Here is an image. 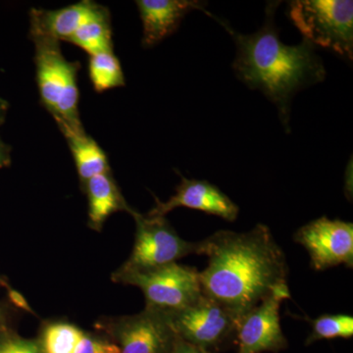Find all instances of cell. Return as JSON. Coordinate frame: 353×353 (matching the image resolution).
I'll return each mask as SVG.
<instances>
[{"mask_svg":"<svg viewBox=\"0 0 353 353\" xmlns=\"http://www.w3.org/2000/svg\"><path fill=\"white\" fill-rule=\"evenodd\" d=\"M203 241L208 264L199 272L202 294L240 317L287 287V259L266 225L245 233L218 231Z\"/></svg>","mask_w":353,"mask_h":353,"instance_id":"obj_1","label":"cell"},{"mask_svg":"<svg viewBox=\"0 0 353 353\" xmlns=\"http://www.w3.org/2000/svg\"><path fill=\"white\" fill-rule=\"evenodd\" d=\"M280 1H271L265 9L264 24L256 32L243 34L224 20L205 11L219 23L236 43L232 65L239 80L252 90H260L278 109L285 131L290 132V108L297 92L321 83L327 72L315 46L303 39L297 46H287L279 37L275 12Z\"/></svg>","mask_w":353,"mask_h":353,"instance_id":"obj_2","label":"cell"},{"mask_svg":"<svg viewBox=\"0 0 353 353\" xmlns=\"http://www.w3.org/2000/svg\"><path fill=\"white\" fill-rule=\"evenodd\" d=\"M32 38L36 50L37 80L43 105L57 124L83 129L79 116L75 63L67 61L59 41L39 34H32Z\"/></svg>","mask_w":353,"mask_h":353,"instance_id":"obj_3","label":"cell"},{"mask_svg":"<svg viewBox=\"0 0 353 353\" xmlns=\"http://www.w3.org/2000/svg\"><path fill=\"white\" fill-rule=\"evenodd\" d=\"M289 15L303 39L352 61V0H296L290 2Z\"/></svg>","mask_w":353,"mask_h":353,"instance_id":"obj_4","label":"cell"},{"mask_svg":"<svg viewBox=\"0 0 353 353\" xmlns=\"http://www.w3.org/2000/svg\"><path fill=\"white\" fill-rule=\"evenodd\" d=\"M136 222L134 248L116 273H141L176 263L189 255H204V241L183 240L165 217H148L132 209Z\"/></svg>","mask_w":353,"mask_h":353,"instance_id":"obj_5","label":"cell"},{"mask_svg":"<svg viewBox=\"0 0 353 353\" xmlns=\"http://www.w3.org/2000/svg\"><path fill=\"white\" fill-rule=\"evenodd\" d=\"M112 281L139 288L145 296V308L166 315L189 307L202 296L199 271L178 262L141 273L114 272Z\"/></svg>","mask_w":353,"mask_h":353,"instance_id":"obj_6","label":"cell"},{"mask_svg":"<svg viewBox=\"0 0 353 353\" xmlns=\"http://www.w3.org/2000/svg\"><path fill=\"white\" fill-rule=\"evenodd\" d=\"M167 316L176 336L210 353L223 352L236 343L241 320L203 294L196 303Z\"/></svg>","mask_w":353,"mask_h":353,"instance_id":"obj_7","label":"cell"},{"mask_svg":"<svg viewBox=\"0 0 353 353\" xmlns=\"http://www.w3.org/2000/svg\"><path fill=\"white\" fill-rule=\"evenodd\" d=\"M95 328L119 353H172L176 339L168 316L148 308L138 314L104 318Z\"/></svg>","mask_w":353,"mask_h":353,"instance_id":"obj_8","label":"cell"},{"mask_svg":"<svg viewBox=\"0 0 353 353\" xmlns=\"http://www.w3.org/2000/svg\"><path fill=\"white\" fill-rule=\"evenodd\" d=\"M294 240L307 250L311 267L316 271H324L339 265L352 268V223L331 220L323 216L299 228Z\"/></svg>","mask_w":353,"mask_h":353,"instance_id":"obj_9","label":"cell"},{"mask_svg":"<svg viewBox=\"0 0 353 353\" xmlns=\"http://www.w3.org/2000/svg\"><path fill=\"white\" fill-rule=\"evenodd\" d=\"M289 285L276 290L241 318L236 353H278L288 347L280 321L281 304L290 299Z\"/></svg>","mask_w":353,"mask_h":353,"instance_id":"obj_10","label":"cell"},{"mask_svg":"<svg viewBox=\"0 0 353 353\" xmlns=\"http://www.w3.org/2000/svg\"><path fill=\"white\" fill-rule=\"evenodd\" d=\"M185 208L202 211L233 222L240 208L216 185L204 180H190L182 176L176 194L167 201L157 199V205L146 214L148 217H165L174 209Z\"/></svg>","mask_w":353,"mask_h":353,"instance_id":"obj_11","label":"cell"},{"mask_svg":"<svg viewBox=\"0 0 353 353\" xmlns=\"http://www.w3.org/2000/svg\"><path fill=\"white\" fill-rule=\"evenodd\" d=\"M143 22V44L155 46L178 29L185 15L194 10L205 12L208 2L199 0H138Z\"/></svg>","mask_w":353,"mask_h":353,"instance_id":"obj_12","label":"cell"},{"mask_svg":"<svg viewBox=\"0 0 353 353\" xmlns=\"http://www.w3.org/2000/svg\"><path fill=\"white\" fill-rule=\"evenodd\" d=\"M104 17H109L108 9L88 0L54 11L32 9L31 34L67 41L82 26Z\"/></svg>","mask_w":353,"mask_h":353,"instance_id":"obj_13","label":"cell"},{"mask_svg":"<svg viewBox=\"0 0 353 353\" xmlns=\"http://www.w3.org/2000/svg\"><path fill=\"white\" fill-rule=\"evenodd\" d=\"M88 199V226L94 231H101L109 216L118 211L131 213L110 172L92 176L83 183Z\"/></svg>","mask_w":353,"mask_h":353,"instance_id":"obj_14","label":"cell"},{"mask_svg":"<svg viewBox=\"0 0 353 353\" xmlns=\"http://www.w3.org/2000/svg\"><path fill=\"white\" fill-rule=\"evenodd\" d=\"M58 127L68 141L83 185L92 176L110 172L105 153L85 130H74L64 125Z\"/></svg>","mask_w":353,"mask_h":353,"instance_id":"obj_15","label":"cell"},{"mask_svg":"<svg viewBox=\"0 0 353 353\" xmlns=\"http://www.w3.org/2000/svg\"><path fill=\"white\" fill-rule=\"evenodd\" d=\"M67 41L82 48L90 55L113 51L109 17L90 21L82 26Z\"/></svg>","mask_w":353,"mask_h":353,"instance_id":"obj_16","label":"cell"},{"mask_svg":"<svg viewBox=\"0 0 353 353\" xmlns=\"http://www.w3.org/2000/svg\"><path fill=\"white\" fill-rule=\"evenodd\" d=\"M90 78L97 92H101L125 85L124 74L113 51L90 55Z\"/></svg>","mask_w":353,"mask_h":353,"instance_id":"obj_17","label":"cell"},{"mask_svg":"<svg viewBox=\"0 0 353 353\" xmlns=\"http://www.w3.org/2000/svg\"><path fill=\"white\" fill-rule=\"evenodd\" d=\"M83 330L67 322L48 323L39 340L44 353H75Z\"/></svg>","mask_w":353,"mask_h":353,"instance_id":"obj_18","label":"cell"},{"mask_svg":"<svg viewBox=\"0 0 353 353\" xmlns=\"http://www.w3.org/2000/svg\"><path fill=\"white\" fill-rule=\"evenodd\" d=\"M312 331L305 341V345L316 341L334 339H352L353 317L347 314H324L311 321Z\"/></svg>","mask_w":353,"mask_h":353,"instance_id":"obj_19","label":"cell"},{"mask_svg":"<svg viewBox=\"0 0 353 353\" xmlns=\"http://www.w3.org/2000/svg\"><path fill=\"white\" fill-rule=\"evenodd\" d=\"M0 353H44L39 339H24L3 330L0 332Z\"/></svg>","mask_w":353,"mask_h":353,"instance_id":"obj_20","label":"cell"},{"mask_svg":"<svg viewBox=\"0 0 353 353\" xmlns=\"http://www.w3.org/2000/svg\"><path fill=\"white\" fill-rule=\"evenodd\" d=\"M75 353H119V350L103 334L83 332Z\"/></svg>","mask_w":353,"mask_h":353,"instance_id":"obj_21","label":"cell"},{"mask_svg":"<svg viewBox=\"0 0 353 353\" xmlns=\"http://www.w3.org/2000/svg\"><path fill=\"white\" fill-rule=\"evenodd\" d=\"M172 353H210L201 350V348L194 347L182 340L180 336H176L175 345H174L173 352Z\"/></svg>","mask_w":353,"mask_h":353,"instance_id":"obj_22","label":"cell"},{"mask_svg":"<svg viewBox=\"0 0 353 353\" xmlns=\"http://www.w3.org/2000/svg\"><path fill=\"white\" fill-rule=\"evenodd\" d=\"M9 162H10V152H9L8 146L0 141V168L7 166Z\"/></svg>","mask_w":353,"mask_h":353,"instance_id":"obj_23","label":"cell"},{"mask_svg":"<svg viewBox=\"0 0 353 353\" xmlns=\"http://www.w3.org/2000/svg\"><path fill=\"white\" fill-rule=\"evenodd\" d=\"M7 109H8L7 102L0 99V125H1L4 119H6Z\"/></svg>","mask_w":353,"mask_h":353,"instance_id":"obj_24","label":"cell"},{"mask_svg":"<svg viewBox=\"0 0 353 353\" xmlns=\"http://www.w3.org/2000/svg\"><path fill=\"white\" fill-rule=\"evenodd\" d=\"M3 323H4V315L3 311H2L1 307H0V332L3 331Z\"/></svg>","mask_w":353,"mask_h":353,"instance_id":"obj_25","label":"cell"},{"mask_svg":"<svg viewBox=\"0 0 353 353\" xmlns=\"http://www.w3.org/2000/svg\"><path fill=\"white\" fill-rule=\"evenodd\" d=\"M0 285H2V287H6V282H4L1 278H0Z\"/></svg>","mask_w":353,"mask_h":353,"instance_id":"obj_26","label":"cell"}]
</instances>
